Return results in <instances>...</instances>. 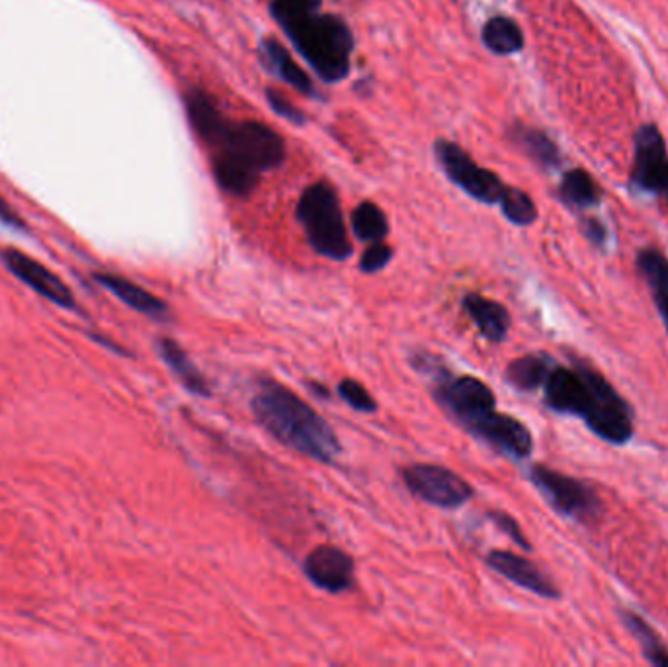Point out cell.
Segmentation results:
<instances>
[{
    "instance_id": "1",
    "label": "cell",
    "mask_w": 668,
    "mask_h": 667,
    "mask_svg": "<svg viewBox=\"0 0 668 667\" xmlns=\"http://www.w3.org/2000/svg\"><path fill=\"white\" fill-rule=\"evenodd\" d=\"M544 403L559 415L577 418L608 445L625 446L635 435L633 408L597 368L575 360L547 376Z\"/></svg>"
},
{
    "instance_id": "2",
    "label": "cell",
    "mask_w": 668,
    "mask_h": 667,
    "mask_svg": "<svg viewBox=\"0 0 668 667\" xmlns=\"http://www.w3.org/2000/svg\"><path fill=\"white\" fill-rule=\"evenodd\" d=\"M250 410L258 425L296 453L321 464H333L343 445L336 431L308 401L272 378H260L250 398Z\"/></svg>"
},
{
    "instance_id": "3",
    "label": "cell",
    "mask_w": 668,
    "mask_h": 667,
    "mask_svg": "<svg viewBox=\"0 0 668 667\" xmlns=\"http://www.w3.org/2000/svg\"><path fill=\"white\" fill-rule=\"evenodd\" d=\"M291 45L325 82H341L350 73L354 36L343 19L321 10H270Z\"/></svg>"
},
{
    "instance_id": "4",
    "label": "cell",
    "mask_w": 668,
    "mask_h": 667,
    "mask_svg": "<svg viewBox=\"0 0 668 667\" xmlns=\"http://www.w3.org/2000/svg\"><path fill=\"white\" fill-rule=\"evenodd\" d=\"M298 222L316 255L343 263L352 257V243L338 194L329 182H313L299 197Z\"/></svg>"
},
{
    "instance_id": "5",
    "label": "cell",
    "mask_w": 668,
    "mask_h": 667,
    "mask_svg": "<svg viewBox=\"0 0 668 667\" xmlns=\"http://www.w3.org/2000/svg\"><path fill=\"white\" fill-rule=\"evenodd\" d=\"M213 159L227 160L238 169L263 175L278 169L286 160V145L272 127L263 122H233L229 120L225 132L215 143Z\"/></svg>"
},
{
    "instance_id": "6",
    "label": "cell",
    "mask_w": 668,
    "mask_h": 667,
    "mask_svg": "<svg viewBox=\"0 0 668 667\" xmlns=\"http://www.w3.org/2000/svg\"><path fill=\"white\" fill-rule=\"evenodd\" d=\"M527 478L544 496L549 508L561 516L589 523L602 513V501L589 481L572 478L569 474L554 470L544 464H534L527 470Z\"/></svg>"
},
{
    "instance_id": "7",
    "label": "cell",
    "mask_w": 668,
    "mask_h": 667,
    "mask_svg": "<svg viewBox=\"0 0 668 667\" xmlns=\"http://www.w3.org/2000/svg\"><path fill=\"white\" fill-rule=\"evenodd\" d=\"M407 490L432 508L459 509L474 499V486L438 464H411L403 470Z\"/></svg>"
},
{
    "instance_id": "8",
    "label": "cell",
    "mask_w": 668,
    "mask_h": 667,
    "mask_svg": "<svg viewBox=\"0 0 668 667\" xmlns=\"http://www.w3.org/2000/svg\"><path fill=\"white\" fill-rule=\"evenodd\" d=\"M434 153L439 167L448 175L449 180L466 194L481 204L491 205L501 202L506 185L497 173L477 165L459 145L448 140H438L434 145Z\"/></svg>"
},
{
    "instance_id": "9",
    "label": "cell",
    "mask_w": 668,
    "mask_h": 667,
    "mask_svg": "<svg viewBox=\"0 0 668 667\" xmlns=\"http://www.w3.org/2000/svg\"><path fill=\"white\" fill-rule=\"evenodd\" d=\"M436 388L434 398L449 418L456 419L461 427L469 425L475 419L481 418L489 411L497 410V396L491 388L469 374H454L436 370Z\"/></svg>"
},
{
    "instance_id": "10",
    "label": "cell",
    "mask_w": 668,
    "mask_h": 667,
    "mask_svg": "<svg viewBox=\"0 0 668 667\" xmlns=\"http://www.w3.org/2000/svg\"><path fill=\"white\" fill-rule=\"evenodd\" d=\"M632 185L649 194L668 192L667 143L655 124H643L635 132Z\"/></svg>"
},
{
    "instance_id": "11",
    "label": "cell",
    "mask_w": 668,
    "mask_h": 667,
    "mask_svg": "<svg viewBox=\"0 0 668 667\" xmlns=\"http://www.w3.org/2000/svg\"><path fill=\"white\" fill-rule=\"evenodd\" d=\"M464 429L485 445L491 446L492 451L512 460H526L534 453V436L530 429L509 413L489 411Z\"/></svg>"
},
{
    "instance_id": "12",
    "label": "cell",
    "mask_w": 668,
    "mask_h": 667,
    "mask_svg": "<svg viewBox=\"0 0 668 667\" xmlns=\"http://www.w3.org/2000/svg\"><path fill=\"white\" fill-rule=\"evenodd\" d=\"M305 578L326 593H344L354 586V558L333 544H321L303 562Z\"/></svg>"
},
{
    "instance_id": "13",
    "label": "cell",
    "mask_w": 668,
    "mask_h": 667,
    "mask_svg": "<svg viewBox=\"0 0 668 667\" xmlns=\"http://www.w3.org/2000/svg\"><path fill=\"white\" fill-rule=\"evenodd\" d=\"M0 257L12 275L18 276L24 285L34 288L37 294L44 296L49 302L57 303L67 310H73L77 305L75 298L70 294L69 286L65 285L62 278L52 273L49 268L37 263L35 258L27 257L24 253L14 249L2 251Z\"/></svg>"
},
{
    "instance_id": "14",
    "label": "cell",
    "mask_w": 668,
    "mask_h": 667,
    "mask_svg": "<svg viewBox=\"0 0 668 667\" xmlns=\"http://www.w3.org/2000/svg\"><path fill=\"white\" fill-rule=\"evenodd\" d=\"M487 566L509 579L514 586L526 589L542 599H559L561 591L545 576L536 564L510 551H492L487 554Z\"/></svg>"
},
{
    "instance_id": "15",
    "label": "cell",
    "mask_w": 668,
    "mask_h": 667,
    "mask_svg": "<svg viewBox=\"0 0 668 667\" xmlns=\"http://www.w3.org/2000/svg\"><path fill=\"white\" fill-rule=\"evenodd\" d=\"M185 107L186 116L190 120L196 135L208 147H215V143L220 142V137L229 124V118L221 112L215 100L203 90L192 89L186 92Z\"/></svg>"
},
{
    "instance_id": "16",
    "label": "cell",
    "mask_w": 668,
    "mask_h": 667,
    "mask_svg": "<svg viewBox=\"0 0 668 667\" xmlns=\"http://www.w3.org/2000/svg\"><path fill=\"white\" fill-rule=\"evenodd\" d=\"M258 54H260V59H263L268 71L283 82H288L291 89L315 99L316 89L313 80L309 79L308 73L303 71L298 63L293 62L290 52L276 37H263L260 44H258Z\"/></svg>"
},
{
    "instance_id": "17",
    "label": "cell",
    "mask_w": 668,
    "mask_h": 667,
    "mask_svg": "<svg viewBox=\"0 0 668 667\" xmlns=\"http://www.w3.org/2000/svg\"><path fill=\"white\" fill-rule=\"evenodd\" d=\"M461 305H464V312L474 321L475 327L487 341L502 343L504 338L509 337L512 318L501 302L471 292V294L464 296Z\"/></svg>"
},
{
    "instance_id": "18",
    "label": "cell",
    "mask_w": 668,
    "mask_h": 667,
    "mask_svg": "<svg viewBox=\"0 0 668 667\" xmlns=\"http://www.w3.org/2000/svg\"><path fill=\"white\" fill-rule=\"evenodd\" d=\"M157 348L160 358L167 363L168 368L172 370L188 392L200 396V398H210L208 378L200 373L198 366L193 365L192 358L186 355L185 348L168 337L158 338Z\"/></svg>"
},
{
    "instance_id": "19",
    "label": "cell",
    "mask_w": 668,
    "mask_h": 667,
    "mask_svg": "<svg viewBox=\"0 0 668 667\" xmlns=\"http://www.w3.org/2000/svg\"><path fill=\"white\" fill-rule=\"evenodd\" d=\"M94 278L100 285L108 288L115 298H120L123 303H127L135 312L149 315L153 320H165L167 318V303L158 300L157 296L151 294L145 288H141L132 280L118 275H97Z\"/></svg>"
},
{
    "instance_id": "20",
    "label": "cell",
    "mask_w": 668,
    "mask_h": 667,
    "mask_svg": "<svg viewBox=\"0 0 668 667\" xmlns=\"http://www.w3.org/2000/svg\"><path fill=\"white\" fill-rule=\"evenodd\" d=\"M557 360L547 353H532V355L514 358L509 366L504 378L506 382L520 392H536L544 388L547 376L552 374Z\"/></svg>"
},
{
    "instance_id": "21",
    "label": "cell",
    "mask_w": 668,
    "mask_h": 667,
    "mask_svg": "<svg viewBox=\"0 0 668 667\" xmlns=\"http://www.w3.org/2000/svg\"><path fill=\"white\" fill-rule=\"evenodd\" d=\"M637 268L668 330V258L659 249L645 247L637 253Z\"/></svg>"
},
{
    "instance_id": "22",
    "label": "cell",
    "mask_w": 668,
    "mask_h": 667,
    "mask_svg": "<svg viewBox=\"0 0 668 667\" xmlns=\"http://www.w3.org/2000/svg\"><path fill=\"white\" fill-rule=\"evenodd\" d=\"M559 198L563 204L569 205L572 210H589L602 202L604 192L589 170L571 169L563 175Z\"/></svg>"
},
{
    "instance_id": "23",
    "label": "cell",
    "mask_w": 668,
    "mask_h": 667,
    "mask_svg": "<svg viewBox=\"0 0 668 667\" xmlns=\"http://www.w3.org/2000/svg\"><path fill=\"white\" fill-rule=\"evenodd\" d=\"M510 140L516 143L530 159L536 160L539 167H544V169L559 167V163H561L559 147L542 130L530 127V125H514L510 130Z\"/></svg>"
},
{
    "instance_id": "24",
    "label": "cell",
    "mask_w": 668,
    "mask_h": 667,
    "mask_svg": "<svg viewBox=\"0 0 668 667\" xmlns=\"http://www.w3.org/2000/svg\"><path fill=\"white\" fill-rule=\"evenodd\" d=\"M481 37H483L485 47L491 54L501 55V57L519 54L524 47L522 27L509 16H492L487 20Z\"/></svg>"
},
{
    "instance_id": "25",
    "label": "cell",
    "mask_w": 668,
    "mask_h": 667,
    "mask_svg": "<svg viewBox=\"0 0 668 667\" xmlns=\"http://www.w3.org/2000/svg\"><path fill=\"white\" fill-rule=\"evenodd\" d=\"M620 616L625 629L639 642L643 658L647 659L650 666L668 667V648L665 642L660 641L659 632L655 631L642 614L620 611Z\"/></svg>"
},
{
    "instance_id": "26",
    "label": "cell",
    "mask_w": 668,
    "mask_h": 667,
    "mask_svg": "<svg viewBox=\"0 0 668 667\" xmlns=\"http://www.w3.org/2000/svg\"><path fill=\"white\" fill-rule=\"evenodd\" d=\"M352 232L364 243H378L386 241L389 233L387 215L374 202H361L352 212Z\"/></svg>"
},
{
    "instance_id": "27",
    "label": "cell",
    "mask_w": 668,
    "mask_h": 667,
    "mask_svg": "<svg viewBox=\"0 0 668 667\" xmlns=\"http://www.w3.org/2000/svg\"><path fill=\"white\" fill-rule=\"evenodd\" d=\"M499 204H501L504 218L519 227H527L537 220V208L534 200L520 188H504V194Z\"/></svg>"
},
{
    "instance_id": "28",
    "label": "cell",
    "mask_w": 668,
    "mask_h": 667,
    "mask_svg": "<svg viewBox=\"0 0 668 667\" xmlns=\"http://www.w3.org/2000/svg\"><path fill=\"white\" fill-rule=\"evenodd\" d=\"M336 392L350 405L352 410L360 411V413H376L379 410L376 398L354 378L341 380Z\"/></svg>"
},
{
    "instance_id": "29",
    "label": "cell",
    "mask_w": 668,
    "mask_h": 667,
    "mask_svg": "<svg viewBox=\"0 0 668 667\" xmlns=\"http://www.w3.org/2000/svg\"><path fill=\"white\" fill-rule=\"evenodd\" d=\"M391 258H393V249L386 241L369 243L368 249L364 251L360 258V270L366 275H376L391 263Z\"/></svg>"
},
{
    "instance_id": "30",
    "label": "cell",
    "mask_w": 668,
    "mask_h": 667,
    "mask_svg": "<svg viewBox=\"0 0 668 667\" xmlns=\"http://www.w3.org/2000/svg\"><path fill=\"white\" fill-rule=\"evenodd\" d=\"M489 519L501 529L502 533L509 536L512 543L519 544L522 551H532V544L527 541L526 534L522 533V526L519 525V521L514 516H510L504 511H491Z\"/></svg>"
},
{
    "instance_id": "31",
    "label": "cell",
    "mask_w": 668,
    "mask_h": 667,
    "mask_svg": "<svg viewBox=\"0 0 668 667\" xmlns=\"http://www.w3.org/2000/svg\"><path fill=\"white\" fill-rule=\"evenodd\" d=\"M266 99H268V104L272 107L274 112L278 116L286 118L291 124L303 125L308 122V118L303 116V112L299 108L293 107L290 100L283 99L280 92L268 89L266 90Z\"/></svg>"
},
{
    "instance_id": "32",
    "label": "cell",
    "mask_w": 668,
    "mask_h": 667,
    "mask_svg": "<svg viewBox=\"0 0 668 667\" xmlns=\"http://www.w3.org/2000/svg\"><path fill=\"white\" fill-rule=\"evenodd\" d=\"M580 232L594 247L604 249V245L608 243V230L606 225L600 222V220H597V218H584L580 222Z\"/></svg>"
},
{
    "instance_id": "33",
    "label": "cell",
    "mask_w": 668,
    "mask_h": 667,
    "mask_svg": "<svg viewBox=\"0 0 668 667\" xmlns=\"http://www.w3.org/2000/svg\"><path fill=\"white\" fill-rule=\"evenodd\" d=\"M0 223L9 225L12 230H26V225L20 220V215L2 198H0Z\"/></svg>"
}]
</instances>
